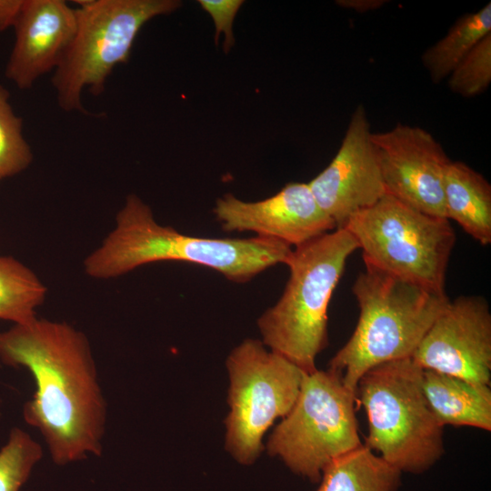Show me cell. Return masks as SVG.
Listing matches in <instances>:
<instances>
[{"mask_svg":"<svg viewBox=\"0 0 491 491\" xmlns=\"http://www.w3.org/2000/svg\"><path fill=\"white\" fill-rule=\"evenodd\" d=\"M427 404L441 426H467L491 430V390L433 370L423 371Z\"/></svg>","mask_w":491,"mask_h":491,"instance_id":"obj_15","label":"cell"},{"mask_svg":"<svg viewBox=\"0 0 491 491\" xmlns=\"http://www.w3.org/2000/svg\"><path fill=\"white\" fill-rule=\"evenodd\" d=\"M47 288L26 266L0 256V319L21 324L36 317Z\"/></svg>","mask_w":491,"mask_h":491,"instance_id":"obj_19","label":"cell"},{"mask_svg":"<svg viewBox=\"0 0 491 491\" xmlns=\"http://www.w3.org/2000/svg\"><path fill=\"white\" fill-rule=\"evenodd\" d=\"M386 3L385 0H339L336 4L358 13L369 12L380 8Z\"/></svg>","mask_w":491,"mask_h":491,"instance_id":"obj_25","label":"cell"},{"mask_svg":"<svg viewBox=\"0 0 491 491\" xmlns=\"http://www.w3.org/2000/svg\"><path fill=\"white\" fill-rule=\"evenodd\" d=\"M43 456L42 446L29 433L12 428L0 448V491H20Z\"/></svg>","mask_w":491,"mask_h":491,"instance_id":"obj_20","label":"cell"},{"mask_svg":"<svg viewBox=\"0 0 491 491\" xmlns=\"http://www.w3.org/2000/svg\"><path fill=\"white\" fill-rule=\"evenodd\" d=\"M449 89L470 98L484 93L491 83V34L484 37L447 77Z\"/></svg>","mask_w":491,"mask_h":491,"instance_id":"obj_22","label":"cell"},{"mask_svg":"<svg viewBox=\"0 0 491 491\" xmlns=\"http://www.w3.org/2000/svg\"><path fill=\"white\" fill-rule=\"evenodd\" d=\"M386 194L425 214L446 218L444 177L450 161L426 129L398 124L372 133Z\"/></svg>","mask_w":491,"mask_h":491,"instance_id":"obj_11","label":"cell"},{"mask_svg":"<svg viewBox=\"0 0 491 491\" xmlns=\"http://www.w3.org/2000/svg\"><path fill=\"white\" fill-rule=\"evenodd\" d=\"M423 371L411 357L389 361L366 371L356 387L368 419L364 446L401 473H424L445 452L444 426L426 399Z\"/></svg>","mask_w":491,"mask_h":491,"instance_id":"obj_5","label":"cell"},{"mask_svg":"<svg viewBox=\"0 0 491 491\" xmlns=\"http://www.w3.org/2000/svg\"><path fill=\"white\" fill-rule=\"evenodd\" d=\"M352 292L359 306L358 321L328 369L341 375L345 386L356 395L366 371L412 356L449 298L366 266L356 278Z\"/></svg>","mask_w":491,"mask_h":491,"instance_id":"obj_3","label":"cell"},{"mask_svg":"<svg viewBox=\"0 0 491 491\" xmlns=\"http://www.w3.org/2000/svg\"><path fill=\"white\" fill-rule=\"evenodd\" d=\"M9 98L8 90L0 85V183L25 171L34 158L23 134V120Z\"/></svg>","mask_w":491,"mask_h":491,"instance_id":"obj_21","label":"cell"},{"mask_svg":"<svg viewBox=\"0 0 491 491\" xmlns=\"http://www.w3.org/2000/svg\"><path fill=\"white\" fill-rule=\"evenodd\" d=\"M22 0H0V33L13 27Z\"/></svg>","mask_w":491,"mask_h":491,"instance_id":"obj_24","label":"cell"},{"mask_svg":"<svg viewBox=\"0 0 491 491\" xmlns=\"http://www.w3.org/2000/svg\"><path fill=\"white\" fill-rule=\"evenodd\" d=\"M411 358L423 369L490 386L491 312L486 298L470 295L449 300Z\"/></svg>","mask_w":491,"mask_h":491,"instance_id":"obj_10","label":"cell"},{"mask_svg":"<svg viewBox=\"0 0 491 491\" xmlns=\"http://www.w3.org/2000/svg\"><path fill=\"white\" fill-rule=\"evenodd\" d=\"M213 212L226 232L250 231L296 247L336 228L306 183H289L255 202L226 194L216 200Z\"/></svg>","mask_w":491,"mask_h":491,"instance_id":"obj_13","label":"cell"},{"mask_svg":"<svg viewBox=\"0 0 491 491\" xmlns=\"http://www.w3.org/2000/svg\"><path fill=\"white\" fill-rule=\"evenodd\" d=\"M402 473L362 445L331 462L316 491H397Z\"/></svg>","mask_w":491,"mask_h":491,"instance_id":"obj_17","label":"cell"},{"mask_svg":"<svg viewBox=\"0 0 491 491\" xmlns=\"http://www.w3.org/2000/svg\"><path fill=\"white\" fill-rule=\"evenodd\" d=\"M372 133L365 106L359 105L333 160L308 183L317 205L336 228L386 193Z\"/></svg>","mask_w":491,"mask_h":491,"instance_id":"obj_12","label":"cell"},{"mask_svg":"<svg viewBox=\"0 0 491 491\" xmlns=\"http://www.w3.org/2000/svg\"><path fill=\"white\" fill-rule=\"evenodd\" d=\"M356 401L338 373H305L293 407L268 439V453L295 474L319 482L331 462L363 445Z\"/></svg>","mask_w":491,"mask_h":491,"instance_id":"obj_8","label":"cell"},{"mask_svg":"<svg viewBox=\"0 0 491 491\" xmlns=\"http://www.w3.org/2000/svg\"><path fill=\"white\" fill-rule=\"evenodd\" d=\"M372 267L446 294V276L456 243L450 221L418 211L386 193L343 226Z\"/></svg>","mask_w":491,"mask_h":491,"instance_id":"obj_6","label":"cell"},{"mask_svg":"<svg viewBox=\"0 0 491 491\" xmlns=\"http://www.w3.org/2000/svg\"><path fill=\"white\" fill-rule=\"evenodd\" d=\"M201 7L207 12L215 24V42L221 33L225 34L224 50L227 53L234 44L233 21L243 5L242 0H199Z\"/></svg>","mask_w":491,"mask_h":491,"instance_id":"obj_23","label":"cell"},{"mask_svg":"<svg viewBox=\"0 0 491 491\" xmlns=\"http://www.w3.org/2000/svg\"><path fill=\"white\" fill-rule=\"evenodd\" d=\"M292 247L277 239L212 238L182 234L158 224L152 209L135 194L128 195L115 228L84 260V270L95 279L121 276L146 264L188 262L246 283L277 264H286Z\"/></svg>","mask_w":491,"mask_h":491,"instance_id":"obj_2","label":"cell"},{"mask_svg":"<svg viewBox=\"0 0 491 491\" xmlns=\"http://www.w3.org/2000/svg\"><path fill=\"white\" fill-rule=\"evenodd\" d=\"M247 338L226 359L229 374L225 446L243 465L263 450L262 439L275 420L293 407L305 372L283 356Z\"/></svg>","mask_w":491,"mask_h":491,"instance_id":"obj_9","label":"cell"},{"mask_svg":"<svg viewBox=\"0 0 491 491\" xmlns=\"http://www.w3.org/2000/svg\"><path fill=\"white\" fill-rule=\"evenodd\" d=\"M13 28L5 75L19 89H30L61 63L75 33V9L64 0H22Z\"/></svg>","mask_w":491,"mask_h":491,"instance_id":"obj_14","label":"cell"},{"mask_svg":"<svg viewBox=\"0 0 491 491\" xmlns=\"http://www.w3.org/2000/svg\"><path fill=\"white\" fill-rule=\"evenodd\" d=\"M76 29L52 85L65 112L85 113L82 95H99L118 65L129 59L133 44L145 23L176 10L178 0L76 1Z\"/></svg>","mask_w":491,"mask_h":491,"instance_id":"obj_7","label":"cell"},{"mask_svg":"<svg viewBox=\"0 0 491 491\" xmlns=\"http://www.w3.org/2000/svg\"><path fill=\"white\" fill-rule=\"evenodd\" d=\"M358 249L344 227L293 249L286 265L289 278L279 300L262 314V343L305 373L328 344L327 310L348 257Z\"/></svg>","mask_w":491,"mask_h":491,"instance_id":"obj_4","label":"cell"},{"mask_svg":"<svg viewBox=\"0 0 491 491\" xmlns=\"http://www.w3.org/2000/svg\"><path fill=\"white\" fill-rule=\"evenodd\" d=\"M491 34V3L460 16L444 37L422 55V64L436 84L448 77L465 56Z\"/></svg>","mask_w":491,"mask_h":491,"instance_id":"obj_18","label":"cell"},{"mask_svg":"<svg viewBox=\"0 0 491 491\" xmlns=\"http://www.w3.org/2000/svg\"><path fill=\"white\" fill-rule=\"evenodd\" d=\"M446 217L482 246L491 244V185L467 164L450 160L444 177Z\"/></svg>","mask_w":491,"mask_h":491,"instance_id":"obj_16","label":"cell"},{"mask_svg":"<svg viewBox=\"0 0 491 491\" xmlns=\"http://www.w3.org/2000/svg\"><path fill=\"white\" fill-rule=\"evenodd\" d=\"M0 361L31 374L35 388L23 417L41 435L55 465L101 456L107 404L84 332L37 316L14 324L0 332Z\"/></svg>","mask_w":491,"mask_h":491,"instance_id":"obj_1","label":"cell"}]
</instances>
